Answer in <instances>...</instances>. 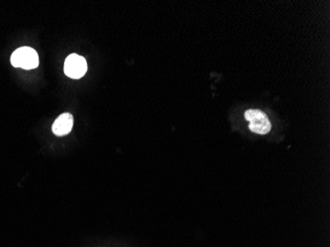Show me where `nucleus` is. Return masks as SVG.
<instances>
[{
	"label": "nucleus",
	"instance_id": "f257e3e1",
	"mask_svg": "<svg viewBox=\"0 0 330 247\" xmlns=\"http://www.w3.org/2000/svg\"><path fill=\"white\" fill-rule=\"evenodd\" d=\"M11 64L15 68L33 70L39 66V56L34 48L23 46L12 54Z\"/></svg>",
	"mask_w": 330,
	"mask_h": 247
},
{
	"label": "nucleus",
	"instance_id": "f03ea898",
	"mask_svg": "<svg viewBox=\"0 0 330 247\" xmlns=\"http://www.w3.org/2000/svg\"><path fill=\"white\" fill-rule=\"evenodd\" d=\"M249 122V130L258 134H266L271 130V123L266 114L260 110L249 109L244 114Z\"/></svg>",
	"mask_w": 330,
	"mask_h": 247
},
{
	"label": "nucleus",
	"instance_id": "7ed1b4c3",
	"mask_svg": "<svg viewBox=\"0 0 330 247\" xmlns=\"http://www.w3.org/2000/svg\"><path fill=\"white\" fill-rule=\"evenodd\" d=\"M64 70L68 78L80 80L87 72V62L82 56L72 54L66 58Z\"/></svg>",
	"mask_w": 330,
	"mask_h": 247
},
{
	"label": "nucleus",
	"instance_id": "20e7f679",
	"mask_svg": "<svg viewBox=\"0 0 330 247\" xmlns=\"http://www.w3.org/2000/svg\"><path fill=\"white\" fill-rule=\"evenodd\" d=\"M74 126V117L70 113H64L52 124V132L58 136H64L70 134Z\"/></svg>",
	"mask_w": 330,
	"mask_h": 247
}]
</instances>
